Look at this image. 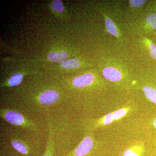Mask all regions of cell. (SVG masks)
<instances>
[{
	"label": "cell",
	"instance_id": "cell-13",
	"mask_svg": "<svg viewBox=\"0 0 156 156\" xmlns=\"http://www.w3.org/2000/svg\"><path fill=\"white\" fill-rule=\"evenodd\" d=\"M130 111V108L126 107L117 110L113 112L115 121H118L123 117L126 116Z\"/></svg>",
	"mask_w": 156,
	"mask_h": 156
},
{
	"label": "cell",
	"instance_id": "cell-12",
	"mask_svg": "<svg viewBox=\"0 0 156 156\" xmlns=\"http://www.w3.org/2000/svg\"><path fill=\"white\" fill-rule=\"evenodd\" d=\"M23 80V76L21 74H14L8 80V85L11 87H15L19 85Z\"/></svg>",
	"mask_w": 156,
	"mask_h": 156
},
{
	"label": "cell",
	"instance_id": "cell-11",
	"mask_svg": "<svg viewBox=\"0 0 156 156\" xmlns=\"http://www.w3.org/2000/svg\"><path fill=\"white\" fill-rule=\"evenodd\" d=\"M105 24L107 30L109 33L115 36H118V33L116 27L112 20L109 18H106L105 19Z\"/></svg>",
	"mask_w": 156,
	"mask_h": 156
},
{
	"label": "cell",
	"instance_id": "cell-14",
	"mask_svg": "<svg viewBox=\"0 0 156 156\" xmlns=\"http://www.w3.org/2000/svg\"><path fill=\"white\" fill-rule=\"evenodd\" d=\"M147 22L150 26L151 28L155 30L156 29V14H151L147 17Z\"/></svg>",
	"mask_w": 156,
	"mask_h": 156
},
{
	"label": "cell",
	"instance_id": "cell-6",
	"mask_svg": "<svg viewBox=\"0 0 156 156\" xmlns=\"http://www.w3.org/2000/svg\"><path fill=\"white\" fill-rule=\"evenodd\" d=\"M114 121L113 113H109L105 115L94 121L92 123V127L93 128H96L107 126L112 124Z\"/></svg>",
	"mask_w": 156,
	"mask_h": 156
},
{
	"label": "cell",
	"instance_id": "cell-4",
	"mask_svg": "<svg viewBox=\"0 0 156 156\" xmlns=\"http://www.w3.org/2000/svg\"><path fill=\"white\" fill-rule=\"evenodd\" d=\"M105 78L111 82H118L121 80L122 75L119 71L113 67L105 68L102 71Z\"/></svg>",
	"mask_w": 156,
	"mask_h": 156
},
{
	"label": "cell",
	"instance_id": "cell-2",
	"mask_svg": "<svg viewBox=\"0 0 156 156\" xmlns=\"http://www.w3.org/2000/svg\"><path fill=\"white\" fill-rule=\"evenodd\" d=\"M94 145V140L91 136L84 137L74 152L75 156H85L92 151Z\"/></svg>",
	"mask_w": 156,
	"mask_h": 156
},
{
	"label": "cell",
	"instance_id": "cell-16",
	"mask_svg": "<svg viewBox=\"0 0 156 156\" xmlns=\"http://www.w3.org/2000/svg\"><path fill=\"white\" fill-rule=\"evenodd\" d=\"M146 1L144 0H131L130 4L133 7H139L143 5Z\"/></svg>",
	"mask_w": 156,
	"mask_h": 156
},
{
	"label": "cell",
	"instance_id": "cell-10",
	"mask_svg": "<svg viewBox=\"0 0 156 156\" xmlns=\"http://www.w3.org/2000/svg\"><path fill=\"white\" fill-rule=\"evenodd\" d=\"M144 92L148 99L153 103L156 104V90L150 87H144L143 89Z\"/></svg>",
	"mask_w": 156,
	"mask_h": 156
},
{
	"label": "cell",
	"instance_id": "cell-15",
	"mask_svg": "<svg viewBox=\"0 0 156 156\" xmlns=\"http://www.w3.org/2000/svg\"><path fill=\"white\" fill-rule=\"evenodd\" d=\"M52 7L54 11L58 12H62L64 11L65 8L61 1L56 0L52 3Z\"/></svg>",
	"mask_w": 156,
	"mask_h": 156
},
{
	"label": "cell",
	"instance_id": "cell-9",
	"mask_svg": "<svg viewBox=\"0 0 156 156\" xmlns=\"http://www.w3.org/2000/svg\"><path fill=\"white\" fill-rule=\"evenodd\" d=\"M61 66L66 69H75L80 65V61L76 58H71L61 63Z\"/></svg>",
	"mask_w": 156,
	"mask_h": 156
},
{
	"label": "cell",
	"instance_id": "cell-18",
	"mask_svg": "<svg viewBox=\"0 0 156 156\" xmlns=\"http://www.w3.org/2000/svg\"><path fill=\"white\" fill-rule=\"evenodd\" d=\"M153 125L155 128H156V118L154 120L153 122Z\"/></svg>",
	"mask_w": 156,
	"mask_h": 156
},
{
	"label": "cell",
	"instance_id": "cell-1",
	"mask_svg": "<svg viewBox=\"0 0 156 156\" xmlns=\"http://www.w3.org/2000/svg\"><path fill=\"white\" fill-rule=\"evenodd\" d=\"M0 116L7 122L15 126L37 132V125L18 110L10 108H2L0 110Z\"/></svg>",
	"mask_w": 156,
	"mask_h": 156
},
{
	"label": "cell",
	"instance_id": "cell-8",
	"mask_svg": "<svg viewBox=\"0 0 156 156\" xmlns=\"http://www.w3.org/2000/svg\"><path fill=\"white\" fill-rule=\"evenodd\" d=\"M48 58L50 61L61 62L66 58L67 53L64 51L60 52H53L48 55Z\"/></svg>",
	"mask_w": 156,
	"mask_h": 156
},
{
	"label": "cell",
	"instance_id": "cell-7",
	"mask_svg": "<svg viewBox=\"0 0 156 156\" xmlns=\"http://www.w3.org/2000/svg\"><path fill=\"white\" fill-rule=\"evenodd\" d=\"M144 151L143 145L141 144H136L125 150L123 153V156H141Z\"/></svg>",
	"mask_w": 156,
	"mask_h": 156
},
{
	"label": "cell",
	"instance_id": "cell-5",
	"mask_svg": "<svg viewBox=\"0 0 156 156\" xmlns=\"http://www.w3.org/2000/svg\"><path fill=\"white\" fill-rule=\"evenodd\" d=\"M12 147L17 151L23 154H26L28 151L27 145L24 140L16 136H12L11 138Z\"/></svg>",
	"mask_w": 156,
	"mask_h": 156
},
{
	"label": "cell",
	"instance_id": "cell-3",
	"mask_svg": "<svg viewBox=\"0 0 156 156\" xmlns=\"http://www.w3.org/2000/svg\"><path fill=\"white\" fill-rule=\"evenodd\" d=\"M94 80L93 75L89 73L76 77L73 80V85L78 88H84L90 86Z\"/></svg>",
	"mask_w": 156,
	"mask_h": 156
},
{
	"label": "cell",
	"instance_id": "cell-17",
	"mask_svg": "<svg viewBox=\"0 0 156 156\" xmlns=\"http://www.w3.org/2000/svg\"><path fill=\"white\" fill-rule=\"evenodd\" d=\"M149 55L152 58L156 59V46L153 43L150 45Z\"/></svg>",
	"mask_w": 156,
	"mask_h": 156
},
{
	"label": "cell",
	"instance_id": "cell-19",
	"mask_svg": "<svg viewBox=\"0 0 156 156\" xmlns=\"http://www.w3.org/2000/svg\"><path fill=\"white\" fill-rule=\"evenodd\" d=\"M44 156H51V155L50 154H45Z\"/></svg>",
	"mask_w": 156,
	"mask_h": 156
}]
</instances>
